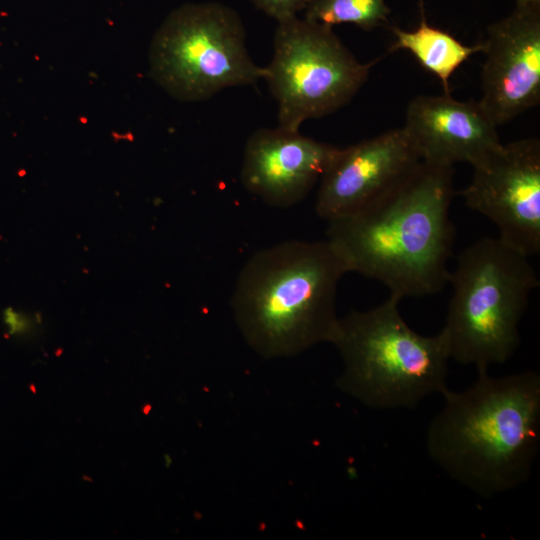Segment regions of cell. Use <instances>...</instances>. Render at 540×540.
I'll return each instance as SVG.
<instances>
[{"label": "cell", "mask_w": 540, "mask_h": 540, "mask_svg": "<svg viewBox=\"0 0 540 540\" xmlns=\"http://www.w3.org/2000/svg\"><path fill=\"white\" fill-rule=\"evenodd\" d=\"M453 178V166L422 161L372 204L328 222L327 240L348 272L379 281L399 300L442 291L455 239Z\"/></svg>", "instance_id": "1"}, {"label": "cell", "mask_w": 540, "mask_h": 540, "mask_svg": "<svg viewBox=\"0 0 540 540\" xmlns=\"http://www.w3.org/2000/svg\"><path fill=\"white\" fill-rule=\"evenodd\" d=\"M402 128L421 160L434 165L466 162L475 167L502 144L479 100L460 101L444 92L413 98Z\"/></svg>", "instance_id": "12"}, {"label": "cell", "mask_w": 540, "mask_h": 540, "mask_svg": "<svg viewBox=\"0 0 540 540\" xmlns=\"http://www.w3.org/2000/svg\"><path fill=\"white\" fill-rule=\"evenodd\" d=\"M469 388L442 395L426 438L431 459L482 497L513 490L531 474L540 442V376L495 378L477 370Z\"/></svg>", "instance_id": "2"}, {"label": "cell", "mask_w": 540, "mask_h": 540, "mask_svg": "<svg viewBox=\"0 0 540 540\" xmlns=\"http://www.w3.org/2000/svg\"><path fill=\"white\" fill-rule=\"evenodd\" d=\"M482 44L479 102L498 127L540 102V4L515 5Z\"/></svg>", "instance_id": "9"}, {"label": "cell", "mask_w": 540, "mask_h": 540, "mask_svg": "<svg viewBox=\"0 0 540 540\" xmlns=\"http://www.w3.org/2000/svg\"><path fill=\"white\" fill-rule=\"evenodd\" d=\"M337 148L279 126L258 129L245 145L242 184L271 207H291L307 196Z\"/></svg>", "instance_id": "11"}, {"label": "cell", "mask_w": 540, "mask_h": 540, "mask_svg": "<svg viewBox=\"0 0 540 540\" xmlns=\"http://www.w3.org/2000/svg\"><path fill=\"white\" fill-rule=\"evenodd\" d=\"M347 266L328 241H286L253 254L231 297L236 324L264 358L289 357L331 343L337 287Z\"/></svg>", "instance_id": "3"}, {"label": "cell", "mask_w": 540, "mask_h": 540, "mask_svg": "<svg viewBox=\"0 0 540 540\" xmlns=\"http://www.w3.org/2000/svg\"><path fill=\"white\" fill-rule=\"evenodd\" d=\"M243 23L220 3H188L173 10L149 48V73L171 97L185 102L208 99L233 86L263 79L264 67L246 48Z\"/></svg>", "instance_id": "6"}, {"label": "cell", "mask_w": 540, "mask_h": 540, "mask_svg": "<svg viewBox=\"0 0 540 540\" xmlns=\"http://www.w3.org/2000/svg\"><path fill=\"white\" fill-rule=\"evenodd\" d=\"M422 162L403 128L337 148L320 178L315 209L328 222L372 204Z\"/></svg>", "instance_id": "10"}, {"label": "cell", "mask_w": 540, "mask_h": 540, "mask_svg": "<svg viewBox=\"0 0 540 540\" xmlns=\"http://www.w3.org/2000/svg\"><path fill=\"white\" fill-rule=\"evenodd\" d=\"M310 0H252L257 8L281 22L305 10Z\"/></svg>", "instance_id": "15"}, {"label": "cell", "mask_w": 540, "mask_h": 540, "mask_svg": "<svg viewBox=\"0 0 540 540\" xmlns=\"http://www.w3.org/2000/svg\"><path fill=\"white\" fill-rule=\"evenodd\" d=\"M273 44L263 79L277 102L278 126L292 132L349 103L376 63H361L332 27L297 16L278 22Z\"/></svg>", "instance_id": "7"}, {"label": "cell", "mask_w": 540, "mask_h": 540, "mask_svg": "<svg viewBox=\"0 0 540 540\" xmlns=\"http://www.w3.org/2000/svg\"><path fill=\"white\" fill-rule=\"evenodd\" d=\"M400 301L389 295L370 310L351 311L339 318L331 341L343 362L337 386L370 408H414L448 389L444 332H415L400 314Z\"/></svg>", "instance_id": "4"}, {"label": "cell", "mask_w": 540, "mask_h": 540, "mask_svg": "<svg viewBox=\"0 0 540 540\" xmlns=\"http://www.w3.org/2000/svg\"><path fill=\"white\" fill-rule=\"evenodd\" d=\"M305 19L332 27L350 23L369 31L388 23L386 0H310Z\"/></svg>", "instance_id": "14"}, {"label": "cell", "mask_w": 540, "mask_h": 540, "mask_svg": "<svg viewBox=\"0 0 540 540\" xmlns=\"http://www.w3.org/2000/svg\"><path fill=\"white\" fill-rule=\"evenodd\" d=\"M420 23L414 30L392 27L395 36L389 52L407 50L419 64L436 76L444 93H450L449 82L454 72L473 54L483 51L482 42L470 46L452 34L430 25L424 11V0H419Z\"/></svg>", "instance_id": "13"}, {"label": "cell", "mask_w": 540, "mask_h": 540, "mask_svg": "<svg viewBox=\"0 0 540 540\" xmlns=\"http://www.w3.org/2000/svg\"><path fill=\"white\" fill-rule=\"evenodd\" d=\"M457 195L490 219L499 238L530 257L540 252V141L501 144L473 167L470 183Z\"/></svg>", "instance_id": "8"}, {"label": "cell", "mask_w": 540, "mask_h": 540, "mask_svg": "<svg viewBox=\"0 0 540 540\" xmlns=\"http://www.w3.org/2000/svg\"><path fill=\"white\" fill-rule=\"evenodd\" d=\"M452 296L442 329L450 358L477 370L516 351L519 323L539 280L529 257L499 237L466 247L450 271Z\"/></svg>", "instance_id": "5"}, {"label": "cell", "mask_w": 540, "mask_h": 540, "mask_svg": "<svg viewBox=\"0 0 540 540\" xmlns=\"http://www.w3.org/2000/svg\"><path fill=\"white\" fill-rule=\"evenodd\" d=\"M540 4V0H515V5Z\"/></svg>", "instance_id": "16"}]
</instances>
